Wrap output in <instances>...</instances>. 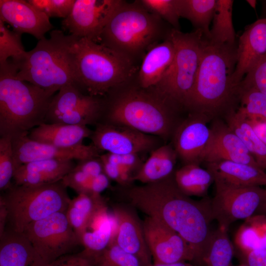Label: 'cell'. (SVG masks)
Wrapping results in <instances>:
<instances>
[{"label":"cell","instance_id":"cell-42","mask_svg":"<svg viewBox=\"0 0 266 266\" xmlns=\"http://www.w3.org/2000/svg\"><path fill=\"white\" fill-rule=\"evenodd\" d=\"M241 82L253 86L266 95V55L246 74Z\"/></svg>","mask_w":266,"mask_h":266},{"label":"cell","instance_id":"cell-31","mask_svg":"<svg viewBox=\"0 0 266 266\" xmlns=\"http://www.w3.org/2000/svg\"><path fill=\"white\" fill-rule=\"evenodd\" d=\"M233 3V0H217L213 25L210 30L209 38L207 39L211 42L219 44H236L232 19Z\"/></svg>","mask_w":266,"mask_h":266},{"label":"cell","instance_id":"cell-17","mask_svg":"<svg viewBox=\"0 0 266 266\" xmlns=\"http://www.w3.org/2000/svg\"><path fill=\"white\" fill-rule=\"evenodd\" d=\"M210 122L205 115L190 113L180 122L173 133V147L177 157L185 165H200L209 141Z\"/></svg>","mask_w":266,"mask_h":266},{"label":"cell","instance_id":"cell-10","mask_svg":"<svg viewBox=\"0 0 266 266\" xmlns=\"http://www.w3.org/2000/svg\"><path fill=\"white\" fill-rule=\"evenodd\" d=\"M215 193L210 201L213 220L228 230L233 222L249 218L266 200V189L260 186L238 187L214 178Z\"/></svg>","mask_w":266,"mask_h":266},{"label":"cell","instance_id":"cell-26","mask_svg":"<svg viewBox=\"0 0 266 266\" xmlns=\"http://www.w3.org/2000/svg\"><path fill=\"white\" fill-rule=\"evenodd\" d=\"M93 131L87 126L44 123L32 129L29 137L35 141L59 147L70 148L83 144Z\"/></svg>","mask_w":266,"mask_h":266},{"label":"cell","instance_id":"cell-33","mask_svg":"<svg viewBox=\"0 0 266 266\" xmlns=\"http://www.w3.org/2000/svg\"><path fill=\"white\" fill-rule=\"evenodd\" d=\"M103 203L100 195L94 196L86 193L79 194L70 200L66 215L78 238L90 217Z\"/></svg>","mask_w":266,"mask_h":266},{"label":"cell","instance_id":"cell-16","mask_svg":"<svg viewBox=\"0 0 266 266\" xmlns=\"http://www.w3.org/2000/svg\"><path fill=\"white\" fill-rule=\"evenodd\" d=\"M15 170L21 165L38 160L80 161L98 158L100 151L93 144L64 148L35 141L28 135L12 139Z\"/></svg>","mask_w":266,"mask_h":266},{"label":"cell","instance_id":"cell-20","mask_svg":"<svg viewBox=\"0 0 266 266\" xmlns=\"http://www.w3.org/2000/svg\"><path fill=\"white\" fill-rule=\"evenodd\" d=\"M116 229L111 240L136 257L142 266H149L152 255L145 240L142 224L131 210L121 206L113 209Z\"/></svg>","mask_w":266,"mask_h":266},{"label":"cell","instance_id":"cell-2","mask_svg":"<svg viewBox=\"0 0 266 266\" xmlns=\"http://www.w3.org/2000/svg\"><path fill=\"white\" fill-rule=\"evenodd\" d=\"M237 44H215L204 37L200 62L186 109L210 122L223 119L239 106L238 86L233 81Z\"/></svg>","mask_w":266,"mask_h":266},{"label":"cell","instance_id":"cell-23","mask_svg":"<svg viewBox=\"0 0 266 266\" xmlns=\"http://www.w3.org/2000/svg\"><path fill=\"white\" fill-rule=\"evenodd\" d=\"M116 229L115 218L105 207L97 209L91 215L79 236L84 247L82 254L92 260L111 242Z\"/></svg>","mask_w":266,"mask_h":266},{"label":"cell","instance_id":"cell-35","mask_svg":"<svg viewBox=\"0 0 266 266\" xmlns=\"http://www.w3.org/2000/svg\"><path fill=\"white\" fill-rule=\"evenodd\" d=\"M21 35L10 30L0 20V64L9 60L16 64L24 58L27 51L22 44Z\"/></svg>","mask_w":266,"mask_h":266},{"label":"cell","instance_id":"cell-13","mask_svg":"<svg viewBox=\"0 0 266 266\" xmlns=\"http://www.w3.org/2000/svg\"><path fill=\"white\" fill-rule=\"evenodd\" d=\"M124 1L121 0H75L68 16L62 21L69 34L99 42L110 18Z\"/></svg>","mask_w":266,"mask_h":266},{"label":"cell","instance_id":"cell-32","mask_svg":"<svg viewBox=\"0 0 266 266\" xmlns=\"http://www.w3.org/2000/svg\"><path fill=\"white\" fill-rule=\"evenodd\" d=\"M216 2L217 0H179L180 17L189 20L208 39Z\"/></svg>","mask_w":266,"mask_h":266},{"label":"cell","instance_id":"cell-15","mask_svg":"<svg viewBox=\"0 0 266 266\" xmlns=\"http://www.w3.org/2000/svg\"><path fill=\"white\" fill-rule=\"evenodd\" d=\"M100 151L119 155L138 154L154 147L156 139L131 128L105 122L99 123L90 137Z\"/></svg>","mask_w":266,"mask_h":266},{"label":"cell","instance_id":"cell-28","mask_svg":"<svg viewBox=\"0 0 266 266\" xmlns=\"http://www.w3.org/2000/svg\"><path fill=\"white\" fill-rule=\"evenodd\" d=\"M177 155L171 145H165L154 150L133 177V180L148 184L164 179L172 174Z\"/></svg>","mask_w":266,"mask_h":266},{"label":"cell","instance_id":"cell-25","mask_svg":"<svg viewBox=\"0 0 266 266\" xmlns=\"http://www.w3.org/2000/svg\"><path fill=\"white\" fill-rule=\"evenodd\" d=\"M22 233L5 230L0 236V266H46Z\"/></svg>","mask_w":266,"mask_h":266},{"label":"cell","instance_id":"cell-38","mask_svg":"<svg viewBox=\"0 0 266 266\" xmlns=\"http://www.w3.org/2000/svg\"><path fill=\"white\" fill-rule=\"evenodd\" d=\"M139 2L147 10L179 30V0H141Z\"/></svg>","mask_w":266,"mask_h":266},{"label":"cell","instance_id":"cell-43","mask_svg":"<svg viewBox=\"0 0 266 266\" xmlns=\"http://www.w3.org/2000/svg\"><path fill=\"white\" fill-rule=\"evenodd\" d=\"M46 266H93L92 260L81 252L64 255Z\"/></svg>","mask_w":266,"mask_h":266},{"label":"cell","instance_id":"cell-41","mask_svg":"<svg viewBox=\"0 0 266 266\" xmlns=\"http://www.w3.org/2000/svg\"><path fill=\"white\" fill-rule=\"evenodd\" d=\"M93 178L74 167L61 181L66 187H70L78 194L81 193L89 194Z\"/></svg>","mask_w":266,"mask_h":266},{"label":"cell","instance_id":"cell-14","mask_svg":"<svg viewBox=\"0 0 266 266\" xmlns=\"http://www.w3.org/2000/svg\"><path fill=\"white\" fill-rule=\"evenodd\" d=\"M147 245L155 264L194 261V253L176 232L157 219L147 216L142 223Z\"/></svg>","mask_w":266,"mask_h":266},{"label":"cell","instance_id":"cell-6","mask_svg":"<svg viewBox=\"0 0 266 266\" xmlns=\"http://www.w3.org/2000/svg\"><path fill=\"white\" fill-rule=\"evenodd\" d=\"M179 110L155 93L131 89L105 105L103 115L105 123L166 137L180 123L176 116Z\"/></svg>","mask_w":266,"mask_h":266},{"label":"cell","instance_id":"cell-34","mask_svg":"<svg viewBox=\"0 0 266 266\" xmlns=\"http://www.w3.org/2000/svg\"><path fill=\"white\" fill-rule=\"evenodd\" d=\"M227 232L219 227L213 231L200 266H233L234 248Z\"/></svg>","mask_w":266,"mask_h":266},{"label":"cell","instance_id":"cell-7","mask_svg":"<svg viewBox=\"0 0 266 266\" xmlns=\"http://www.w3.org/2000/svg\"><path fill=\"white\" fill-rule=\"evenodd\" d=\"M138 3L124 1L118 8L99 43L130 58L151 47L161 33L160 18Z\"/></svg>","mask_w":266,"mask_h":266},{"label":"cell","instance_id":"cell-11","mask_svg":"<svg viewBox=\"0 0 266 266\" xmlns=\"http://www.w3.org/2000/svg\"><path fill=\"white\" fill-rule=\"evenodd\" d=\"M22 233L46 265L68 254L80 243L67 219L66 212H57L33 223Z\"/></svg>","mask_w":266,"mask_h":266},{"label":"cell","instance_id":"cell-29","mask_svg":"<svg viewBox=\"0 0 266 266\" xmlns=\"http://www.w3.org/2000/svg\"><path fill=\"white\" fill-rule=\"evenodd\" d=\"M223 120L241 140L259 166L266 170V144L255 133L245 114L238 108Z\"/></svg>","mask_w":266,"mask_h":266},{"label":"cell","instance_id":"cell-40","mask_svg":"<svg viewBox=\"0 0 266 266\" xmlns=\"http://www.w3.org/2000/svg\"><path fill=\"white\" fill-rule=\"evenodd\" d=\"M29 3L49 18H66L70 14L75 0H28Z\"/></svg>","mask_w":266,"mask_h":266},{"label":"cell","instance_id":"cell-9","mask_svg":"<svg viewBox=\"0 0 266 266\" xmlns=\"http://www.w3.org/2000/svg\"><path fill=\"white\" fill-rule=\"evenodd\" d=\"M60 181L40 185H12L1 197L11 230L22 233L30 224L55 213L66 212L70 200Z\"/></svg>","mask_w":266,"mask_h":266},{"label":"cell","instance_id":"cell-53","mask_svg":"<svg viewBox=\"0 0 266 266\" xmlns=\"http://www.w3.org/2000/svg\"><path fill=\"white\" fill-rule=\"evenodd\" d=\"M262 208L265 209L266 210V200L265 203L264 204V205H263Z\"/></svg>","mask_w":266,"mask_h":266},{"label":"cell","instance_id":"cell-46","mask_svg":"<svg viewBox=\"0 0 266 266\" xmlns=\"http://www.w3.org/2000/svg\"><path fill=\"white\" fill-rule=\"evenodd\" d=\"M99 158L102 165L103 172L109 179L122 184V173L119 166L109 163L103 155H100Z\"/></svg>","mask_w":266,"mask_h":266},{"label":"cell","instance_id":"cell-51","mask_svg":"<svg viewBox=\"0 0 266 266\" xmlns=\"http://www.w3.org/2000/svg\"><path fill=\"white\" fill-rule=\"evenodd\" d=\"M246 1L253 8L255 9L256 7L257 1L255 0H248Z\"/></svg>","mask_w":266,"mask_h":266},{"label":"cell","instance_id":"cell-50","mask_svg":"<svg viewBox=\"0 0 266 266\" xmlns=\"http://www.w3.org/2000/svg\"><path fill=\"white\" fill-rule=\"evenodd\" d=\"M149 266H194L187 262H181L172 264H152Z\"/></svg>","mask_w":266,"mask_h":266},{"label":"cell","instance_id":"cell-22","mask_svg":"<svg viewBox=\"0 0 266 266\" xmlns=\"http://www.w3.org/2000/svg\"><path fill=\"white\" fill-rule=\"evenodd\" d=\"M76 165L73 160H43L23 164L15 171V185H40L61 181Z\"/></svg>","mask_w":266,"mask_h":266},{"label":"cell","instance_id":"cell-3","mask_svg":"<svg viewBox=\"0 0 266 266\" xmlns=\"http://www.w3.org/2000/svg\"><path fill=\"white\" fill-rule=\"evenodd\" d=\"M17 71L10 60L0 64V135L12 139L45 123L55 95L20 80Z\"/></svg>","mask_w":266,"mask_h":266},{"label":"cell","instance_id":"cell-49","mask_svg":"<svg viewBox=\"0 0 266 266\" xmlns=\"http://www.w3.org/2000/svg\"><path fill=\"white\" fill-rule=\"evenodd\" d=\"M139 162V159L137 154L121 155V165L128 168L131 171L138 166Z\"/></svg>","mask_w":266,"mask_h":266},{"label":"cell","instance_id":"cell-5","mask_svg":"<svg viewBox=\"0 0 266 266\" xmlns=\"http://www.w3.org/2000/svg\"><path fill=\"white\" fill-rule=\"evenodd\" d=\"M77 37L61 30L51 31L49 38L39 40L14 64L18 79L54 94L64 86L76 85L71 46Z\"/></svg>","mask_w":266,"mask_h":266},{"label":"cell","instance_id":"cell-30","mask_svg":"<svg viewBox=\"0 0 266 266\" xmlns=\"http://www.w3.org/2000/svg\"><path fill=\"white\" fill-rule=\"evenodd\" d=\"M174 177L178 188L189 197H206L214 182L213 175L208 170L195 164L184 165L175 172Z\"/></svg>","mask_w":266,"mask_h":266},{"label":"cell","instance_id":"cell-47","mask_svg":"<svg viewBox=\"0 0 266 266\" xmlns=\"http://www.w3.org/2000/svg\"><path fill=\"white\" fill-rule=\"evenodd\" d=\"M109 178L102 172L92 179L90 195H100V193L107 189L109 185Z\"/></svg>","mask_w":266,"mask_h":266},{"label":"cell","instance_id":"cell-19","mask_svg":"<svg viewBox=\"0 0 266 266\" xmlns=\"http://www.w3.org/2000/svg\"><path fill=\"white\" fill-rule=\"evenodd\" d=\"M45 14L24 0H0V20L21 34H30L38 40L54 27Z\"/></svg>","mask_w":266,"mask_h":266},{"label":"cell","instance_id":"cell-52","mask_svg":"<svg viewBox=\"0 0 266 266\" xmlns=\"http://www.w3.org/2000/svg\"><path fill=\"white\" fill-rule=\"evenodd\" d=\"M236 266H248L244 263H242L241 264Z\"/></svg>","mask_w":266,"mask_h":266},{"label":"cell","instance_id":"cell-27","mask_svg":"<svg viewBox=\"0 0 266 266\" xmlns=\"http://www.w3.org/2000/svg\"><path fill=\"white\" fill-rule=\"evenodd\" d=\"M206 169L218 179L238 187L266 185V172L258 166L231 161L206 163Z\"/></svg>","mask_w":266,"mask_h":266},{"label":"cell","instance_id":"cell-8","mask_svg":"<svg viewBox=\"0 0 266 266\" xmlns=\"http://www.w3.org/2000/svg\"><path fill=\"white\" fill-rule=\"evenodd\" d=\"M168 36L174 46V59L161 81L154 87L155 93L177 108L186 109L200 62L203 34L199 30L184 33L173 28Z\"/></svg>","mask_w":266,"mask_h":266},{"label":"cell","instance_id":"cell-48","mask_svg":"<svg viewBox=\"0 0 266 266\" xmlns=\"http://www.w3.org/2000/svg\"><path fill=\"white\" fill-rule=\"evenodd\" d=\"M246 116L255 133L266 144V120L260 117Z\"/></svg>","mask_w":266,"mask_h":266},{"label":"cell","instance_id":"cell-1","mask_svg":"<svg viewBox=\"0 0 266 266\" xmlns=\"http://www.w3.org/2000/svg\"><path fill=\"white\" fill-rule=\"evenodd\" d=\"M134 207L178 233L189 245L200 266L213 231L210 201L195 200L177 187L174 174L161 180L133 187L127 194Z\"/></svg>","mask_w":266,"mask_h":266},{"label":"cell","instance_id":"cell-36","mask_svg":"<svg viewBox=\"0 0 266 266\" xmlns=\"http://www.w3.org/2000/svg\"><path fill=\"white\" fill-rule=\"evenodd\" d=\"M239 106L247 116L260 117L266 120V95L253 86L240 83Z\"/></svg>","mask_w":266,"mask_h":266},{"label":"cell","instance_id":"cell-12","mask_svg":"<svg viewBox=\"0 0 266 266\" xmlns=\"http://www.w3.org/2000/svg\"><path fill=\"white\" fill-rule=\"evenodd\" d=\"M105 104L100 97L84 94L75 84L62 87L53 96L45 123L86 126L98 124Z\"/></svg>","mask_w":266,"mask_h":266},{"label":"cell","instance_id":"cell-4","mask_svg":"<svg viewBox=\"0 0 266 266\" xmlns=\"http://www.w3.org/2000/svg\"><path fill=\"white\" fill-rule=\"evenodd\" d=\"M71 51L75 84L84 94L104 96L132 74L130 58L100 43L77 37Z\"/></svg>","mask_w":266,"mask_h":266},{"label":"cell","instance_id":"cell-21","mask_svg":"<svg viewBox=\"0 0 266 266\" xmlns=\"http://www.w3.org/2000/svg\"><path fill=\"white\" fill-rule=\"evenodd\" d=\"M266 55V18L248 25L239 38L237 63L233 75L234 85L238 86L244 76Z\"/></svg>","mask_w":266,"mask_h":266},{"label":"cell","instance_id":"cell-45","mask_svg":"<svg viewBox=\"0 0 266 266\" xmlns=\"http://www.w3.org/2000/svg\"><path fill=\"white\" fill-rule=\"evenodd\" d=\"M75 167L85 172L92 178L103 172L102 165L99 157L80 161Z\"/></svg>","mask_w":266,"mask_h":266},{"label":"cell","instance_id":"cell-44","mask_svg":"<svg viewBox=\"0 0 266 266\" xmlns=\"http://www.w3.org/2000/svg\"><path fill=\"white\" fill-rule=\"evenodd\" d=\"M242 252V259L248 266H266V247Z\"/></svg>","mask_w":266,"mask_h":266},{"label":"cell","instance_id":"cell-24","mask_svg":"<svg viewBox=\"0 0 266 266\" xmlns=\"http://www.w3.org/2000/svg\"><path fill=\"white\" fill-rule=\"evenodd\" d=\"M173 43L167 35L162 42L150 47L140 66L138 79L144 89L154 87L162 80L174 59Z\"/></svg>","mask_w":266,"mask_h":266},{"label":"cell","instance_id":"cell-18","mask_svg":"<svg viewBox=\"0 0 266 266\" xmlns=\"http://www.w3.org/2000/svg\"><path fill=\"white\" fill-rule=\"evenodd\" d=\"M210 122L211 136L202 162L231 161L260 167L241 140L223 119L216 118Z\"/></svg>","mask_w":266,"mask_h":266},{"label":"cell","instance_id":"cell-37","mask_svg":"<svg viewBox=\"0 0 266 266\" xmlns=\"http://www.w3.org/2000/svg\"><path fill=\"white\" fill-rule=\"evenodd\" d=\"M92 261L93 266H142L136 257L113 241Z\"/></svg>","mask_w":266,"mask_h":266},{"label":"cell","instance_id":"cell-39","mask_svg":"<svg viewBox=\"0 0 266 266\" xmlns=\"http://www.w3.org/2000/svg\"><path fill=\"white\" fill-rule=\"evenodd\" d=\"M15 171L12 139L8 137L0 138V189L6 190L12 185Z\"/></svg>","mask_w":266,"mask_h":266}]
</instances>
